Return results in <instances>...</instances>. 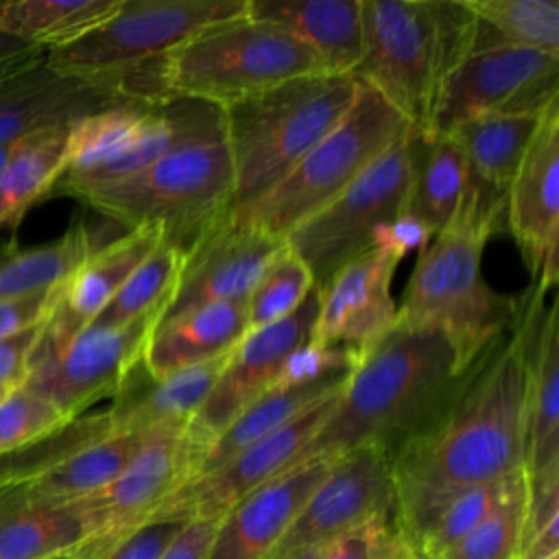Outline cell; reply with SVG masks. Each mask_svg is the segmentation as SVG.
Masks as SVG:
<instances>
[{
  "instance_id": "cell-10",
  "label": "cell",
  "mask_w": 559,
  "mask_h": 559,
  "mask_svg": "<svg viewBox=\"0 0 559 559\" xmlns=\"http://www.w3.org/2000/svg\"><path fill=\"white\" fill-rule=\"evenodd\" d=\"M408 129L343 192L286 234V247L306 264L319 293L345 264L376 247L382 227L404 216L411 190Z\"/></svg>"
},
{
  "instance_id": "cell-44",
  "label": "cell",
  "mask_w": 559,
  "mask_h": 559,
  "mask_svg": "<svg viewBox=\"0 0 559 559\" xmlns=\"http://www.w3.org/2000/svg\"><path fill=\"white\" fill-rule=\"evenodd\" d=\"M44 323L0 338V389L13 391L22 386L31 365V356L41 336Z\"/></svg>"
},
{
  "instance_id": "cell-18",
  "label": "cell",
  "mask_w": 559,
  "mask_h": 559,
  "mask_svg": "<svg viewBox=\"0 0 559 559\" xmlns=\"http://www.w3.org/2000/svg\"><path fill=\"white\" fill-rule=\"evenodd\" d=\"M284 249L282 238L227 212L188 249L177 288L155 325L210 304H247L262 271Z\"/></svg>"
},
{
  "instance_id": "cell-12",
  "label": "cell",
  "mask_w": 559,
  "mask_h": 559,
  "mask_svg": "<svg viewBox=\"0 0 559 559\" xmlns=\"http://www.w3.org/2000/svg\"><path fill=\"white\" fill-rule=\"evenodd\" d=\"M557 96V55L504 44L478 26L474 48L443 79L424 133L445 135L483 114H542Z\"/></svg>"
},
{
  "instance_id": "cell-49",
  "label": "cell",
  "mask_w": 559,
  "mask_h": 559,
  "mask_svg": "<svg viewBox=\"0 0 559 559\" xmlns=\"http://www.w3.org/2000/svg\"><path fill=\"white\" fill-rule=\"evenodd\" d=\"M9 393H11V391H4V389H0V400H2L4 395H9Z\"/></svg>"
},
{
  "instance_id": "cell-5",
  "label": "cell",
  "mask_w": 559,
  "mask_h": 559,
  "mask_svg": "<svg viewBox=\"0 0 559 559\" xmlns=\"http://www.w3.org/2000/svg\"><path fill=\"white\" fill-rule=\"evenodd\" d=\"M365 50L354 79L426 131L448 72L474 48L476 17L461 0H360Z\"/></svg>"
},
{
  "instance_id": "cell-20",
  "label": "cell",
  "mask_w": 559,
  "mask_h": 559,
  "mask_svg": "<svg viewBox=\"0 0 559 559\" xmlns=\"http://www.w3.org/2000/svg\"><path fill=\"white\" fill-rule=\"evenodd\" d=\"M507 227L537 282L557 284L559 100L548 105L504 192Z\"/></svg>"
},
{
  "instance_id": "cell-23",
  "label": "cell",
  "mask_w": 559,
  "mask_h": 559,
  "mask_svg": "<svg viewBox=\"0 0 559 559\" xmlns=\"http://www.w3.org/2000/svg\"><path fill=\"white\" fill-rule=\"evenodd\" d=\"M330 465L332 459L295 463L238 500L218 520L205 559H271Z\"/></svg>"
},
{
  "instance_id": "cell-17",
  "label": "cell",
  "mask_w": 559,
  "mask_h": 559,
  "mask_svg": "<svg viewBox=\"0 0 559 559\" xmlns=\"http://www.w3.org/2000/svg\"><path fill=\"white\" fill-rule=\"evenodd\" d=\"M343 391V389H341ZM312 404L277 432L236 454L218 469L177 487L153 513L151 522H218L238 500L288 469L336 404L338 393ZM148 522V524H151Z\"/></svg>"
},
{
  "instance_id": "cell-32",
  "label": "cell",
  "mask_w": 559,
  "mask_h": 559,
  "mask_svg": "<svg viewBox=\"0 0 559 559\" xmlns=\"http://www.w3.org/2000/svg\"><path fill=\"white\" fill-rule=\"evenodd\" d=\"M146 437L148 435L140 432H111L87 443L35 478L15 485L48 502H76L109 485L131 463Z\"/></svg>"
},
{
  "instance_id": "cell-27",
  "label": "cell",
  "mask_w": 559,
  "mask_h": 559,
  "mask_svg": "<svg viewBox=\"0 0 559 559\" xmlns=\"http://www.w3.org/2000/svg\"><path fill=\"white\" fill-rule=\"evenodd\" d=\"M247 15L297 37L330 74H354L362 59L360 0H247Z\"/></svg>"
},
{
  "instance_id": "cell-24",
  "label": "cell",
  "mask_w": 559,
  "mask_h": 559,
  "mask_svg": "<svg viewBox=\"0 0 559 559\" xmlns=\"http://www.w3.org/2000/svg\"><path fill=\"white\" fill-rule=\"evenodd\" d=\"M162 240V229L140 225L131 227L124 236L100 245L59 286L55 308L44 323L35 352L59 349L85 330Z\"/></svg>"
},
{
  "instance_id": "cell-34",
  "label": "cell",
  "mask_w": 559,
  "mask_h": 559,
  "mask_svg": "<svg viewBox=\"0 0 559 559\" xmlns=\"http://www.w3.org/2000/svg\"><path fill=\"white\" fill-rule=\"evenodd\" d=\"M120 4L122 0H7L0 2V31L50 50L92 31Z\"/></svg>"
},
{
  "instance_id": "cell-14",
  "label": "cell",
  "mask_w": 559,
  "mask_h": 559,
  "mask_svg": "<svg viewBox=\"0 0 559 559\" xmlns=\"http://www.w3.org/2000/svg\"><path fill=\"white\" fill-rule=\"evenodd\" d=\"M186 430L146 437L131 463L103 489L74 504L85 537L72 559H103L146 526L157 507L188 478Z\"/></svg>"
},
{
  "instance_id": "cell-3",
  "label": "cell",
  "mask_w": 559,
  "mask_h": 559,
  "mask_svg": "<svg viewBox=\"0 0 559 559\" xmlns=\"http://www.w3.org/2000/svg\"><path fill=\"white\" fill-rule=\"evenodd\" d=\"M502 216L504 194L469 175L454 218L419 251L395 310L400 325L443 330L463 369H474L493 352L522 312L480 271L485 242Z\"/></svg>"
},
{
  "instance_id": "cell-28",
  "label": "cell",
  "mask_w": 559,
  "mask_h": 559,
  "mask_svg": "<svg viewBox=\"0 0 559 559\" xmlns=\"http://www.w3.org/2000/svg\"><path fill=\"white\" fill-rule=\"evenodd\" d=\"M247 334L245 304H210L183 312L151 332L142 365L153 378L229 354Z\"/></svg>"
},
{
  "instance_id": "cell-13",
  "label": "cell",
  "mask_w": 559,
  "mask_h": 559,
  "mask_svg": "<svg viewBox=\"0 0 559 559\" xmlns=\"http://www.w3.org/2000/svg\"><path fill=\"white\" fill-rule=\"evenodd\" d=\"M319 304L321 295L317 288H312L297 310L277 323L247 332L242 341L227 354L212 391L183 432L188 445V478L201 452L234 421L242 408L275 386L284 376L288 360L310 345Z\"/></svg>"
},
{
  "instance_id": "cell-52",
  "label": "cell",
  "mask_w": 559,
  "mask_h": 559,
  "mask_svg": "<svg viewBox=\"0 0 559 559\" xmlns=\"http://www.w3.org/2000/svg\"><path fill=\"white\" fill-rule=\"evenodd\" d=\"M415 559H426V557H415Z\"/></svg>"
},
{
  "instance_id": "cell-26",
  "label": "cell",
  "mask_w": 559,
  "mask_h": 559,
  "mask_svg": "<svg viewBox=\"0 0 559 559\" xmlns=\"http://www.w3.org/2000/svg\"><path fill=\"white\" fill-rule=\"evenodd\" d=\"M354 367L356 362H347L328 369L319 376L280 380L275 386H271L266 393L253 400L247 408H242L234 417V421L201 452V456L194 461L190 469L188 480L218 469L242 450L277 432L282 426L293 421L312 404L341 391Z\"/></svg>"
},
{
  "instance_id": "cell-42",
  "label": "cell",
  "mask_w": 559,
  "mask_h": 559,
  "mask_svg": "<svg viewBox=\"0 0 559 559\" xmlns=\"http://www.w3.org/2000/svg\"><path fill=\"white\" fill-rule=\"evenodd\" d=\"M415 548L395 513L373 518L328 544L323 559H415Z\"/></svg>"
},
{
  "instance_id": "cell-25",
  "label": "cell",
  "mask_w": 559,
  "mask_h": 559,
  "mask_svg": "<svg viewBox=\"0 0 559 559\" xmlns=\"http://www.w3.org/2000/svg\"><path fill=\"white\" fill-rule=\"evenodd\" d=\"M227 354L203 365L153 378L142 360L120 382L107 408L116 432L151 435L159 430H186L212 391Z\"/></svg>"
},
{
  "instance_id": "cell-33",
  "label": "cell",
  "mask_w": 559,
  "mask_h": 559,
  "mask_svg": "<svg viewBox=\"0 0 559 559\" xmlns=\"http://www.w3.org/2000/svg\"><path fill=\"white\" fill-rule=\"evenodd\" d=\"M98 247L83 221L72 223L63 236L39 247L20 249L15 236L0 242V299L57 288Z\"/></svg>"
},
{
  "instance_id": "cell-39",
  "label": "cell",
  "mask_w": 559,
  "mask_h": 559,
  "mask_svg": "<svg viewBox=\"0 0 559 559\" xmlns=\"http://www.w3.org/2000/svg\"><path fill=\"white\" fill-rule=\"evenodd\" d=\"M314 288L306 264L286 247L258 277L247 297V332L282 321Z\"/></svg>"
},
{
  "instance_id": "cell-4",
  "label": "cell",
  "mask_w": 559,
  "mask_h": 559,
  "mask_svg": "<svg viewBox=\"0 0 559 559\" xmlns=\"http://www.w3.org/2000/svg\"><path fill=\"white\" fill-rule=\"evenodd\" d=\"M234 190L231 159L225 144L223 111L201 103L197 116L148 168L85 194L83 203L131 227L153 225L164 242L188 249L229 212Z\"/></svg>"
},
{
  "instance_id": "cell-38",
  "label": "cell",
  "mask_w": 559,
  "mask_h": 559,
  "mask_svg": "<svg viewBox=\"0 0 559 559\" xmlns=\"http://www.w3.org/2000/svg\"><path fill=\"white\" fill-rule=\"evenodd\" d=\"M522 478L524 472L518 469L496 483L467 489L452 498L413 539L417 557L441 559L467 533H472L515 489Z\"/></svg>"
},
{
  "instance_id": "cell-37",
  "label": "cell",
  "mask_w": 559,
  "mask_h": 559,
  "mask_svg": "<svg viewBox=\"0 0 559 559\" xmlns=\"http://www.w3.org/2000/svg\"><path fill=\"white\" fill-rule=\"evenodd\" d=\"M476 22L504 44L559 57V4L555 0H461Z\"/></svg>"
},
{
  "instance_id": "cell-40",
  "label": "cell",
  "mask_w": 559,
  "mask_h": 559,
  "mask_svg": "<svg viewBox=\"0 0 559 559\" xmlns=\"http://www.w3.org/2000/svg\"><path fill=\"white\" fill-rule=\"evenodd\" d=\"M526 520V478L441 559H518Z\"/></svg>"
},
{
  "instance_id": "cell-41",
  "label": "cell",
  "mask_w": 559,
  "mask_h": 559,
  "mask_svg": "<svg viewBox=\"0 0 559 559\" xmlns=\"http://www.w3.org/2000/svg\"><path fill=\"white\" fill-rule=\"evenodd\" d=\"M70 421L44 397L13 389L0 400V456H7Z\"/></svg>"
},
{
  "instance_id": "cell-30",
  "label": "cell",
  "mask_w": 559,
  "mask_h": 559,
  "mask_svg": "<svg viewBox=\"0 0 559 559\" xmlns=\"http://www.w3.org/2000/svg\"><path fill=\"white\" fill-rule=\"evenodd\" d=\"M85 531L74 504H57L20 485L0 487V559L72 555Z\"/></svg>"
},
{
  "instance_id": "cell-7",
  "label": "cell",
  "mask_w": 559,
  "mask_h": 559,
  "mask_svg": "<svg viewBox=\"0 0 559 559\" xmlns=\"http://www.w3.org/2000/svg\"><path fill=\"white\" fill-rule=\"evenodd\" d=\"M310 74L330 72L297 37L247 13L199 31L164 61L170 98L203 100L221 109Z\"/></svg>"
},
{
  "instance_id": "cell-48",
  "label": "cell",
  "mask_w": 559,
  "mask_h": 559,
  "mask_svg": "<svg viewBox=\"0 0 559 559\" xmlns=\"http://www.w3.org/2000/svg\"><path fill=\"white\" fill-rule=\"evenodd\" d=\"M325 548H328V546H319V548H308V550H301V552H295V555L277 557V559H323V555H325Z\"/></svg>"
},
{
  "instance_id": "cell-6",
  "label": "cell",
  "mask_w": 559,
  "mask_h": 559,
  "mask_svg": "<svg viewBox=\"0 0 559 559\" xmlns=\"http://www.w3.org/2000/svg\"><path fill=\"white\" fill-rule=\"evenodd\" d=\"M352 74H310L223 107L234 190L229 212L269 192L349 111Z\"/></svg>"
},
{
  "instance_id": "cell-21",
  "label": "cell",
  "mask_w": 559,
  "mask_h": 559,
  "mask_svg": "<svg viewBox=\"0 0 559 559\" xmlns=\"http://www.w3.org/2000/svg\"><path fill=\"white\" fill-rule=\"evenodd\" d=\"M129 103L118 81L59 74L41 52L0 76V146Z\"/></svg>"
},
{
  "instance_id": "cell-8",
  "label": "cell",
  "mask_w": 559,
  "mask_h": 559,
  "mask_svg": "<svg viewBox=\"0 0 559 559\" xmlns=\"http://www.w3.org/2000/svg\"><path fill=\"white\" fill-rule=\"evenodd\" d=\"M408 127L376 90L358 81L356 98L341 122L269 192L229 214L284 240L290 229L343 192Z\"/></svg>"
},
{
  "instance_id": "cell-45",
  "label": "cell",
  "mask_w": 559,
  "mask_h": 559,
  "mask_svg": "<svg viewBox=\"0 0 559 559\" xmlns=\"http://www.w3.org/2000/svg\"><path fill=\"white\" fill-rule=\"evenodd\" d=\"M183 522L166 520V522H151L135 531L124 544L111 550L103 559H157L162 550L170 544V539L179 533Z\"/></svg>"
},
{
  "instance_id": "cell-36",
  "label": "cell",
  "mask_w": 559,
  "mask_h": 559,
  "mask_svg": "<svg viewBox=\"0 0 559 559\" xmlns=\"http://www.w3.org/2000/svg\"><path fill=\"white\" fill-rule=\"evenodd\" d=\"M186 253L159 242L142 264L127 277L107 306L94 317V328H118L142 317H157L168 306L183 266Z\"/></svg>"
},
{
  "instance_id": "cell-35",
  "label": "cell",
  "mask_w": 559,
  "mask_h": 559,
  "mask_svg": "<svg viewBox=\"0 0 559 559\" xmlns=\"http://www.w3.org/2000/svg\"><path fill=\"white\" fill-rule=\"evenodd\" d=\"M70 127L35 133L0 170V227H15L26 210L52 192L66 166Z\"/></svg>"
},
{
  "instance_id": "cell-11",
  "label": "cell",
  "mask_w": 559,
  "mask_h": 559,
  "mask_svg": "<svg viewBox=\"0 0 559 559\" xmlns=\"http://www.w3.org/2000/svg\"><path fill=\"white\" fill-rule=\"evenodd\" d=\"M203 100L170 98L159 105H118L74 122L66 166L52 192L83 199L157 162L183 135Z\"/></svg>"
},
{
  "instance_id": "cell-50",
  "label": "cell",
  "mask_w": 559,
  "mask_h": 559,
  "mask_svg": "<svg viewBox=\"0 0 559 559\" xmlns=\"http://www.w3.org/2000/svg\"><path fill=\"white\" fill-rule=\"evenodd\" d=\"M52 559H72V555H61V557H52Z\"/></svg>"
},
{
  "instance_id": "cell-15",
  "label": "cell",
  "mask_w": 559,
  "mask_h": 559,
  "mask_svg": "<svg viewBox=\"0 0 559 559\" xmlns=\"http://www.w3.org/2000/svg\"><path fill=\"white\" fill-rule=\"evenodd\" d=\"M155 323L157 317H142L118 328L87 325L59 349L33 352L22 386L74 419L96 400L118 391L131 367L142 360Z\"/></svg>"
},
{
  "instance_id": "cell-9",
  "label": "cell",
  "mask_w": 559,
  "mask_h": 559,
  "mask_svg": "<svg viewBox=\"0 0 559 559\" xmlns=\"http://www.w3.org/2000/svg\"><path fill=\"white\" fill-rule=\"evenodd\" d=\"M245 13L247 0H122L92 31L46 50V63L68 76L118 81L166 57L199 31Z\"/></svg>"
},
{
  "instance_id": "cell-43",
  "label": "cell",
  "mask_w": 559,
  "mask_h": 559,
  "mask_svg": "<svg viewBox=\"0 0 559 559\" xmlns=\"http://www.w3.org/2000/svg\"><path fill=\"white\" fill-rule=\"evenodd\" d=\"M59 286L35 295L0 299V338L44 323L55 308Z\"/></svg>"
},
{
  "instance_id": "cell-29",
  "label": "cell",
  "mask_w": 559,
  "mask_h": 559,
  "mask_svg": "<svg viewBox=\"0 0 559 559\" xmlns=\"http://www.w3.org/2000/svg\"><path fill=\"white\" fill-rule=\"evenodd\" d=\"M411 190L404 216L419 223L428 236H437L454 218L465 186L467 162L461 148L439 133L408 129Z\"/></svg>"
},
{
  "instance_id": "cell-16",
  "label": "cell",
  "mask_w": 559,
  "mask_h": 559,
  "mask_svg": "<svg viewBox=\"0 0 559 559\" xmlns=\"http://www.w3.org/2000/svg\"><path fill=\"white\" fill-rule=\"evenodd\" d=\"M395 513L391 456L373 445L332 459L271 559L328 546L360 524Z\"/></svg>"
},
{
  "instance_id": "cell-47",
  "label": "cell",
  "mask_w": 559,
  "mask_h": 559,
  "mask_svg": "<svg viewBox=\"0 0 559 559\" xmlns=\"http://www.w3.org/2000/svg\"><path fill=\"white\" fill-rule=\"evenodd\" d=\"M41 52H46V50L37 48V46H31V44H26L22 39H15V37L0 31V76L11 72L13 68H17L20 63L28 61L31 57L41 55Z\"/></svg>"
},
{
  "instance_id": "cell-31",
  "label": "cell",
  "mask_w": 559,
  "mask_h": 559,
  "mask_svg": "<svg viewBox=\"0 0 559 559\" xmlns=\"http://www.w3.org/2000/svg\"><path fill=\"white\" fill-rule=\"evenodd\" d=\"M542 114H483L461 120L445 135L461 148L469 175L489 190L504 194Z\"/></svg>"
},
{
  "instance_id": "cell-51",
  "label": "cell",
  "mask_w": 559,
  "mask_h": 559,
  "mask_svg": "<svg viewBox=\"0 0 559 559\" xmlns=\"http://www.w3.org/2000/svg\"><path fill=\"white\" fill-rule=\"evenodd\" d=\"M550 559H559V555H555V557H550Z\"/></svg>"
},
{
  "instance_id": "cell-19",
  "label": "cell",
  "mask_w": 559,
  "mask_h": 559,
  "mask_svg": "<svg viewBox=\"0 0 559 559\" xmlns=\"http://www.w3.org/2000/svg\"><path fill=\"white\" fill-rule=\"evenodd\" d=\"M548 286L537 282L522 306L515 338L524 365V461L526 489L559 480V330L557 301L544 308Z\"/></svg>"
},
{
  "instance_id": "cell-2",
  "label": "cell",
  "mask_w": 559,
  "mask_h": 559,
  "mask_svg": "<svg viewBox=\"0 0 559 559\" xmlns=\"http://www.w3.org/2000/svg\"><path fill=\"white\" fill-rule=\"evenodd\" d=\"M476 367H461L443 330L393 323L356 360L334 408L295 463L334 459L362 445L393 456L454 406Z\"/></svg>"
},
{
  "instance_id": "cell-1",
  "label": "cell",
  "mask_w": 559,
  "mask_h": 559,
  "mask_svg": "<svg viewBox=\"0 0 559 559\" xmlns=\"http://www.w3.org/2000/svg\"><path fill=\"white\" fill-rule=\"evenodd\" d=\"M522 461L524 365L513 334L485 356L454 406L391 456L395 520L413 544L443 504Z\"/></svg>"
},
{
  "instance_id": "cell-46",
  "label": "cell",
  "mask_w": 559,
  "mask_h": 559,
  "mask_svg": "<svg viewBox=\"0 0 559 559\" xmlns=\"http://www.w3.org/2000/svg\"><path fill=\"white\" fill-rule=\"evenodd\" d=\"M216 524L218 522H201V520L183 522L179 533L170 539V544L162 550L157 559H205Z\"/></svg>"
},
{
  "instance_id": "cell-22",
  "label": "cell",
  "mask_w": 559,
  "mask_h": 559,
  "mask_svg": "<svg viewBox=\"0 0 559 559\" xmlns=\"http://www.w3.org/2000/svg\"><path fill=\"white\" fill-rule=\"evenodd\" d=\"M402 255L373 247L345 264L319 293V314L310 345L343 349L356 360L395 323L391 280Z\"/></svg>"
}]
</instances>
